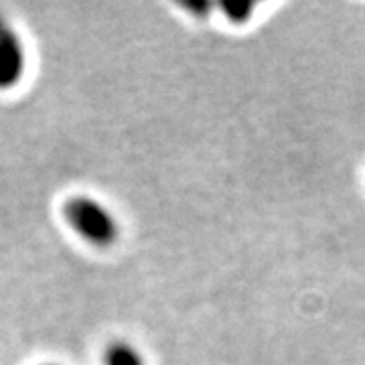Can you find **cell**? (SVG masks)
<instances>
[{
	"label": "cell",
	"mask_w": 365,
	"mask_h": 365,
	"mask_svg": "<svg viewBox=\"0 0 365 365\" xmlns=\"http://www.w3.org/2000/svg\"><path fill=\"white\" fill-rule=\"evenodd\" d=\"M69 227L96 248H110L120 237V225L112 211L90 195H71L63 203Z\"/></svg>",
	"instance_id": "1"
},
{
	"label": "cell",
	"mask_w": 365,
	"mask_h": 365,
	"mask_svg": "<svg viewBox=\"0 0 365 365\" xmlns=\"http://www.w3.org/2000/svg\"><path fill=\"white\" fill-rule=\"evenodd\" d=\"M6 25V23H4V19H2V16H0V29H2V26Z\"/></svg>",
	"instance_id": "6"
},
{
	"label": "cell",
	"mask_w": 365,
	"mask_h": 365,
	"mask_svg": "<svg viewBox=\"0 0 365 365\" xmlns=\"http://www.w3.org/2000/svg\"><path fill=\"white\" fill-rule=\"evenodd\" d=\"M26 69V53L23 41L13 26L0 29V90L14 88Z\"/></svg>",
	"instance_id": "2"
},
{
	"label": "cell",
	"mask_w": 365,
	"mask_h": 365,
	"mask_svg": "<svg viewBox=\"0 0 365 365\" xmlns=\"http://www.w3.org/2000/svg\"><path fill=\"white\" fill-rule=\"evenodd\" d=\"M104 365H146V361L132 343L112 341L104 351Z\"/></svg>",
	"instance_id": "3"
},
{
	"label": "cell",
	"mask_w": 365,
	"mask_h": 365,
	"mask_svg": "<svg viewBox=\"0 0 365 365\" xmlns=\"http://www.w3.org/2000/svg\"><path fill=\"white\" fill-rule=\"evenodd\" d=\"M220 9L227 16V21H232L235 25H244V23H248L250 16L254 13L256 2H250V0H223Z\"/></svg>",
	"instance_id": "4"
},
{
	"label": "cell",
	"mask_w": 365,
	"mask_h": 365,
	"mask_svg": "<svg viewBox=\"0 0 365 365\" xmlns=\"http://www.w3.org/2000/svg\"><path fill=\"white\" fill-rule=\"evenodd\" d=\"M189 13H193L199 19H207L209 13H211V9H213V4L209 2V0H197V2H185L182 4Z\"/></svg>",
	"instance_id": "5"
},
{
	"label": "cell",
	"mask_w": 365,
	"mask_h": 365,
	"mask_svg": "<svg viewBox=\"0 0 365 365\" xmlns=\"http://www.w3.org/2000/svg\"><path fill=\"white\" fill-rule=\"evenodd\" d=\"M45 365H57V364H45Z\"/></svg>",
	"instance_id": "7"
}]
</instances>
